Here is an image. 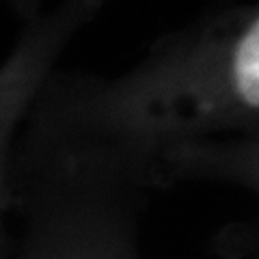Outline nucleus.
<instances>
[{"mask_svg":"<svg viewBox=\"0 0 259 259\" xmlns=\"http://www.w3.org/2000/svg\"><path fill=\"white\" fill-rule=\"evenodd\" d=\"M233 80H236L238 93L248 106H259V24L246 28L242 39L236 46L233 54Z\"/></svg>","mask_w":259,"mask_h":259,"instance_id":"f257e3e1","label":"nucleus"}]
</instances>
